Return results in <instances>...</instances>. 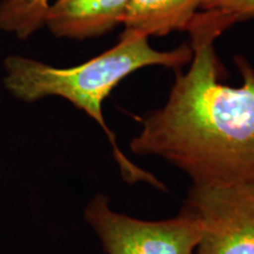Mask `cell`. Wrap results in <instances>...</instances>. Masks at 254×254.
Returning a JSON list of instances; mask_svg holds the SVG:
<instances>
[{"label":"cell","instance_id":"1","mask_svg":"<svg viewBox=\"0 0 254 254\" xmlns=\"http://www.w3.org/2000/svg\"><path fill=\"white\" fill-rule=\"evenodd\" d=\"M237 24L220 12L199 11L187 28L192 59L163 107L138 117L141 128L129 148L164 159L192 184L254 182V66L234 56L239 87L220 82L214 41Z\"/></svg>","mask_w":254,"mask_h":254},{"label":"cell","instance_id":"2","mask_svg":"<svg viewBox=\"0 0 254 254\" xmlns=\"http://www.w3.org/2000/svg\"><path fill=\"white\" fill-rule=\"evenodd\" d=\"M192 47L183 44L172 51H158L148 38L124 30L119 41L88 62L60 68L21 56H8L4 62L2 81L9 93L25 103H34L46 97H60L90 116L101 127L112 146L114 160L126 183L150 184L164 190L157 177L132 163L117 142L116 135L104 118L103 104L124 79L148 66H163L178 71L189 65Z\"/></svg>","mask_w":254,"mask_h":254},{"label":"cell","instance_id":"3","mask_svg":"<svg viewBox=\"0 0 254 254\" xmlns=\"http://www.w3.org/2000/svg\"><path fill=\"white\" fill-rule=\"evenodd\" d=\"M84 219L106 254H195L202 234L198 217L185 207L165 220H140L111 208L103 193L86 205Z\"/></svg>","mask_w":254,"mask_h":254},{"label":"cell","instance_id":"4","mask_svg":"<svg viewBox=\"0 0 254 254\" xmlns=\"http://www.w3.org/2000/svg\"><path fill=\"white\" fill-rule=\"evenodd\" d=\"M184 207L201 222L195 254H254V182L192 184Z\"/></svg>","mask_w":254,"mask_h":254},{"label":"cell","instance_id":"5","mask_svg":"<svg viewBox=\"0 0 254 254\" xmlns=\"http://www.w3.org/2000/svg\"><path fill=\"white\" fill-rule=\"evenodd\" d=\"M131 0H57L44 24L57 38L84 40L109 33L123 24Z\"/></svg>","mask_w":254,"mask_h":254},{"label":"cell","instance_id":"6","mask_svg":"<svg viewBox=\"0 0 254 254\" xmlns=\"http://www.w3.org/2000/svg\"><path fill=\"white\" fill-rule=\"evenodd\" d=\"M201 4L202 0H131L122 25L147 38L187 31Z\"/></svg>","mask_w":254,"mask_h":254},{"label":"cell","instance_id":"7","mask_svg":"<svg viewBox=\"0 0 254 254\" xmlns=\"http://www.w3.org/2000/svg\"><path fill=\"white\" fill-rule=\"evenodd\" d=\"M200 11L220 12L240 23L254 19V0H202Z\"/></svg>","mask_w":254,"mask_h":254}]
</instances>
